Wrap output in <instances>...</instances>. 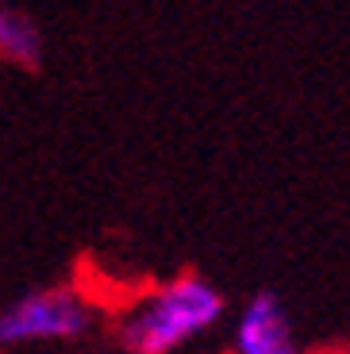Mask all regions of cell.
<instances>
[{
  "mask_svg": "<svg viewBox=\"0 0 350 354\" xmlns=\"http://www.w3.org/2000/svg\"><path fill=\"white\" fill-rule=\"evenodd\" d=\"M228 316V301L204 277H174L147 292L120 319V346L127 354H177L181 346L216 331Z\"/></svg>",
  "mask_w": 350,
  "mask_h": 354,
  "instance_id": "1",
  "label": "cell"
},
{
  "mask_svg": "<svg viewBox=\"0 0 350 354\" xmlns=\"http://www.w3.org/2000/svg\"><path fill=\"white\" fill-rule=\"evenodd\" d=\"M0 58L24 66V70H35L43 62V31L31 16L8 8V4H0Z\"/></svg>",
  "mask_w": 350,
  "mask_h": 354,
  "instance_id": "4",
  "label": "cell"
},
{
  "mask_svg": "<svg viewBox=\"0 0 350 354\" xmlns=\"http://www.w3.org/2000/svg\"><path fill=\"white\" fill-rule=\"evenodd\" d=\"M93 331V308L77 289H35L0 308V351L77 343Z\"/></svg>",
  "mask_w": 350,
  "mask_h": 354,
  "instance_id": "2",
  "label": "cell"
},
{
  "mask_svg": "<svg viewBox=\"0 0 350 354\" xmlns=\"http://www.w3.org/2000/svg\"><path fill=\"white\" fill-rule=\"evenodd\" d=\"M231 354H300L289 308L277 292L262 289L239 308L231 324Z\"/></svg>",
  "mask_w": 350,
  "mask_h": 354,
  "instance_id": "3",
  "label": "cell"
}]
</instances>
